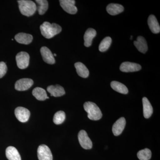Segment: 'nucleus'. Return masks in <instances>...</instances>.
<instances>
[{"instance_id":"obj_1","label":"nucleus","mask_w":160,"mask_h":160,"mask_svg":"<svg viewBox=\"0 0 160 160\" xmlns=\"http://www.w3.org/2000/svg\"><path fill=\"white\" fill-rule=\"evenodd\" d=\"M41 33L43 36L47 39L53 38L59 33L62 30V27L56 23L51 24L46 22L41 25L40 27Z\"/></svg>"},{"instance_id":"obj_2","label":"nucleus","mask_w":160,"mask_h":160,"mask_svg":"<svg viewBox=\"0 0 160 160\" xmlns=\"http://www.w3.org/2000/svg\"><path fill=\"white\" fill-rule=\"evenodd\" d=\"M19 9L21 13L23 15L30 17L33 15L37 10L35 3L29 0H20L18 1Z\"/></svg>"},{"instance_id":"obj_3","label":"nucleus","mask_w":160,"mask_h":160,"mask_svg":"<svg viewBox=\"0 0 160 160\" xmlns=\"http://www.w3.org/2000/svg\"><path fill=\"white\" fill-rule=\"evenodd\" d=\"M85 111L88 113V117L89 119L98 121L102 117V112L95 103L92 102H86L84 104Z\"/></svg>"},{"instance_id":"obj_4","label":"nucleus","mask_w":160,"mask_h":160,"mask_svg":"<svg viewBox=\"0 0 160 160\" xmlns=\"http://www.w3.org/2000/svg\"><path fill=\"white\" fill-rule=\"evenodd\" d=\"M29 55L27 52H21L18 53L16 57L18 67L20 69H26L29 66Z\"/></svg>"},{"instance_id":"obj_5","label":"nucleus","mask_w":160,"mask_h":160,"mask_svg":"<svg viewBox=\"0 0 160 160\" xmlns=\"http://www.w3.org/2000/svg\"><path fill=\"white\" fill-rule=\"evenodd\" d=\"M78 138L80 145L86 149H90L92 147V143L89 138L86 132L84 130H81L78 134Z\"/></svg>"},{"instance_id":"obj_6","label":"nucleus","mask_w":160,"mask_h":160,"mask_svg":"<svg viewBox=\"0 0 160 160\" xmlns=\"http://www.w3.org/2000/svg\"><path fill=\"white\" fill-rule=\"evenodd\" d=\"M39 160H52V155L49 147L45 145H40L38 149Z\"/></svg>"},{"instance_id":"obj_7","label":"nucleus","mask_w":160,"mask_h":160,"mask_svg":"<svg viewBox=\"0 0 160 160\" xmlns=\"http://www.w3.org/2000/svg\"><path fill=\"white\" fill-rule=\"evenodd\" d=\"M59 2L61 7L67 13L74 14L77 12L78 9L75 6V1L74 0H60Z\"/></svg>"},{"instance_id":"obj_8","label":"nucleus","mask_w":160,"mask_h":160,"mask_svg":"<svg viewBox=\"0 0 160 160\" xmlns=\"http://www.w3.org/2000/svg\"><path fill=\"white\" fill-rule=\"evenodd\" d=\"M16 117L21 122H26L30 117V112L26 108L23 107H17L15 109Z\"/></svg>"},{"instance_id":"obj_9","label":"nucleus","mask_w":160,"mask_h":160,"mask_svg":"<svg viewBox=\"0 0 160 160\" xmlns=\"http://www.w3.org/2000/svg\"><path fill=\"white\" fill-rule=\"evenodd\" d=\"M33 81L31 79L22 78L18 80L15 84V89L18 91H26L33 85Z\"/></svg>"},{"instance_id":"obj_10","label":"nucleus","mask_w":160,"mask_h":160,"mask_svg":"<svg viewBox=\"0 0 160 160\" xmlns=\"http://www.w3.org/2000/svg\"><path fill=\"white\" fill-rule=\"evenodd\" d=\"M141 69L142 67L139 64L130 62H124L121 64L120 67L121 71L126 72L139 71Z\"/></svg>"},{"instance_id":"obj_11","label":"nucleus","mask_w":160,"mask_h":160,"mask_svg":"<svg viewBox=\"0 0 160 160\" xmlns=\"http://www.w3.org/2000/svg\"><path fill=\"white\" fill-rule=\"evenodd\" d=\"M126 125L125 118L122 117L118 120L112 126V131L116 136L119 135L122 132Z\"/></svg>"},{"instance_id":"obj_12","label":"nucleus","mask_w":160,"mask_h":160,"mask_svg":"<svg viewBox=\"0 0 160 160\" xmlns=\"http://www.w3.org/2000/svg\"><path fill=\"white\" fill-rule=\"evenodd\" d=\"M40 51L42 57L43 61L51 65L54 64L55 63L54 56L52 54L50 49H48L47 47L45 46L42 47Z\"/></svg>"},{"instance_id":"obj_13","label":"nucleus","mask_w":160,"mask_h":160,"mask_svg":"<svg viewBox=\"0 0 160 160\" xmlns=\"http://www.w3.org/2000/svg\"><path fill=\"white\" fill-rule=\"evenodd\" d=\"M47 91L51 94L52 96L54 97H59L64 95L66 93L65 89L60 85H56L55 86H50L47 88Z\"/></svg>"},{"instance_id":"obj_14","label":"nucleus","mask_w":160,"mask_h":160,"mask_svg":"<svg viewBox=\"0 0 160 160\" xmlns=\"http://www.w3.org/2000/svg\"><path fill=\"white\" fill-rule=\"evenodd\" d=\"M148 24L152 33H155V34L159 33L160 25L156 18L153 15H150L149 16L148 18Z\"/></svg>"},{"instance_id":"obj_15","label":"nucleus","mask_w":160,"mask_h":160,"mask_svg":"<svg viewBox=\"0 0 160 160\" xmlns=\"http://www.w3.org/2000/svg\"><path fill=\"white\" fill-rule=\"evenodd\" d=\"M15 39L20 44L28 45L32 42L33 37L31 34L21 32L15 35Z\"/></svg>"},{"instance_id":"obj_16","label":"nucleus","mask_w":160,"mask_h":160,"mask_svg":"<svg viewBox=\"0 0 160 160\" xmlns=\"http://www.w3.org/2000/svg\"><path fill=\"white\" fill-rule=\"evenodd\" d=\"M134 45L138 50L142 53H146L148 50L147 42L143 37H138L137 41L134 42Z\"/></svg>"},{"instance_id":"obj_17","label":"nucleus","mask_w":160,"mask_h":160,"mask_svg":"<svg viewBox=\"0 0 160 160\" xmlns=\"http://www.w3.org/2000/svg\"><path fill=\"white\" fill-rule=\"evenodd\" d=\"M96 34V31L92 28H89L86 30L84 36V41H85L84 45L85 46L89 47L91 46L92 40L95 37Z\"/></svg>"},{"instance_id":"obj_18","label":"nucleus","mask_w":160,"mask_h":160,"mask_svg":"<svg viewBox=\"0 0 160 160\" xmlns=\"http://www.w3.org/2000/svg\"><path fill=\"white\" fill-rule=\"evenodd\" d=\"M6 154V157L9 160H22L18 151L13 146L7 147Z\"/></svg>"},{"instance_id":"obj_19","label":"nucleus","mask_w":160,"mask_h":160,"mask_svg":"<svg viewBox=\"0 0 160 160\" xmlns=\"http://www.w3.org/2000/svg\"><path fill=\"white\" fill-rule=\"evenodd\" d=\"M124 7L122 5L118 4L111 3L106 7L107 12L111 15H116L124 11Z\"/></svg>"},{"instance_id":"obj_20","label":"nucleus","mask_w":160,"mask_h":160,"mask_svg":"<svg viewBox=\"0 0 160 160\" xmlns=\"http://www.w3.org/2000/svg\"><path fill=\"white\" fill-rule=\"evenodd\" d=\"M143 114L146 118H149L151 116L153 112L152 106L148 98L146 97L143 98Z\"/></svg>"},{"instance_id":"obj_21","label":"nucleus","mask_w":160,"mask_h":160,"mask_svg":"<svg viewBox=\"0 0 160 160\" xmlns=\"http://www.w3.org/2000/svg\"><path fill=\"white\" fill-rule=\"evenodd\" d=\"M74 66L78 75L81 77L87 78L89 77V70L83 63L78 62L74 64Z\"/></svg>"},{"instance_id":"obj_22","label":"nucleus","mask_w":160,"mask_h":160,"mask_svg":"<svg viewBox=\"0 0 160 160\" xmlns=\"http://www.w3.org/2000/svg\"><path fill=\"white\" fill-rule=\"evenodd\" d=\"M32 94L39 101H44L46 99H49L47 97L46 90L40 87H36L33 89Z\"/></svg>"},{"instance_id":"obj_23","label":"nucleus","mask_w":160,"mask_h":160,"mask_svg":"<svg viewBox=\"0 0 160 160\" xmlns=\"http://www.w3.org/2000/svg\"><path fill=\"white\" fill-rule=\"evenodd\" d=\"M112 88L115 91L122 94H126L128 93V88L124 84L117 81H112L111 83Z\"/></svg>"},{"instance_id":"obj_24","label":"nucleus","mask_w":160,"mask_h":160,"mask_svg":"<svg viewBox=\"0 0 160 160\" xmlns=\"http://www.w3.org/2000/svg\"><path fill=\"white\" fill-rule=\"evenodd\" d=\"M36 2L38 3V10L39 14L42 15L45 14V12L48 10L49 4L48 1L46 0H36Z\"/></svg>"},{"instance_id":"obj_25","label":"nucleus","mask_w":160,"mask_h":160,"mask_svg":"<svg viewBox=\"0 0 160 160\" xmlns=\"http://www.w3.org/2000/svg\"><path fill=\"white\" fill-rule=\"evenodd\" d=\"M112 42V41L111 38L109 37H107L103 39L102 41L100 43L99 46V51L102 52L107 51L110 47Z\"/></svg>"},{"instance_id":"obj_26","label":"nucleus","mask_w":160,"mask_h":160,"mask_svg":"<svg viewBox=\"0 0 160 160\" xmlns=\"http://www.w3.org/2000/svg\"><path fill=\"white\" fill-rule=\"evenodd\" d=\"M137 156L140 160H149L151 158L152 152L149 149H145L138 152Z\"/></svg>"},{"instance_id":"obj_27","label":"nucleus","mask_w":160,"mask_h":160,"mask_svg":"<svg viewBox=\"0 0 160 160\" xmlns=\"http://www.w3.org/2000/svg\"><path fill=\"white\" fill-rule=\"evenodd\" d=\"M66 119V114L63 111H58L53 117V122L56 125L62 124Z\"/></svg>"},{"instance_id":"obj_28","label":"nucleus","mask_w":160,"mask_h":160,"mask_svg":"<svg viewBox=\"0 0 160 160\" xmlns=\"http://www.w3.org/2000/svg\"><path fill=\"white\" fill-rule=\"evenodd\" d=\"M7 71V67L6 63L0 62V78L4 77Z\"/></svg>"},{"instance_id":"obj_29","label":"nucleus","mask_w":160,"mask_h":160,"mask_svg":"<svg viewBox=\"0 0 160 160\" xmlns=\"http://www.w3.org/2000/svg\"><path fill=\"white\" fill-rule=\"evenodd\" d=\"M53 56H54L55 57H56L57 55H56V54H55H55H54V55H53Z\"/></svg>"},{"instance_id":"obj_30","label":"nucleus","mask_w":160,"mask_h":160,"mask_svg":"<svg viewBox=\"0 0 160 160\" xmlns=\"http://www.w3.org/2000/svg\"><path fill=\"white\" fill-rule=\"evenodd\" d=\"M132 36H131V38H130V39H131V40L132 39Z\"/></svg>"}]
</instances>
